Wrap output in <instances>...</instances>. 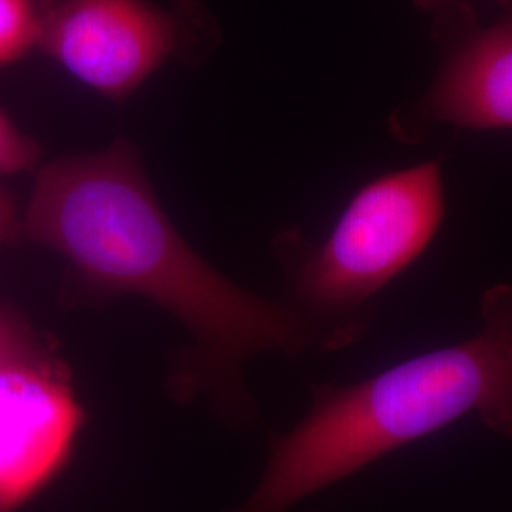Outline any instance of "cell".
I'll list each match as a JSON object with an SVG mask.
<instances>
[{
    "label": "cell",
    "instance_id": "6da1fadb",
    "mask_svg": "<svg viewBox=\"0 0 512 512\" xmlns=\"http://www.w3.org/2000/svg\"><path fill=\"white\" fill-rule=\"evenodd\" d=\"M21 238L71 260L99 293L139 294L169 311L220 370L232 372L258 353L296 357L321 344L294 306L241 289L190 249L126 139L44 165Z\"/></svg>",
    "mask_w": 512,
    "mask_h": 512
},
{
    "label": "cell",
    "instance_id": "7a4b0ae2",
    "mask_svg": "<svg viewBox=\"0 0 512 512\" xmlns=\"http://www.w3.org/2000/svg\"><path fill=\"white\" fill-rule=\"evenodd\" d=\"M484 327L349 385H321L308 414L272 444L266 471L236 512H285L370 463L476 416L512 439V285L480 296Z\"/></svg>",
    "mask_w": 512,
    "mask_h": 512
},
{
    "label": "cell",
    "instance_id": "3957f363",
    "mask_svg": "<svg viewBox=\"0 0 512 512\" xmlns=\"http://www.w3.org/2000/svg\"><path fill=\"white\" fill-rule=\"evenodd\" d=\"M446 215L442 160L389 171L349 200L329 238L300 256L296 310L327 348L346 346L370 323L372 298L439 236Z\"/></svg>",
    "mask_w": 512,
    "mask_h": 512
},
{
    "label": "cell",
    "instance_id": "277c9868",
    "mask_svg": "<svg viewBox=\"0 0 512 512\" xmlns=\"http://www.w3.org/2000/svg\"><path fill=\"white\" fill-rule=\"evenodd\" d=\"M440 67L420 99L389 118L403 143H416L435 126L471 131L512 129V6L478 25L471 2L433 16Z\"/></svg>",
    "mask_w": 512,
    "mask_h": 512
},
{
    "label": "cell",
    "instance_id": "5b68a950",
    "mask_svg": "<svg viewBox=\"0 0 512 512\" xmlns=\"http://www.w3.org/2000/svg\"><path fill=\"white\" fill-rule=\"evenodd\" d=\"M38 46L80 84L124 99L177 50L179 29L148 0H63L44 14Z\"/></svg>",
    "mask_w": 512,
    "mask_h": 512
},
{
    "label": "cell",
    "instance_id": "8992f818",
    "mask_svg": "<svg viewBox=\"0 0 512 512\" xmlns=\"http://www.w3.org/2000/svg\"><path fill=\"white\" fill-rule=\"evenodd\" d=\"M82 421L57 357L0 370V512H18L63 471Z\"/></svg>",
    "mask_w": 512,
    "mask_h": 512
},
{
    "label": "cell",
    "instance_id": "52a82bcc",
    "mask_svg": "<svg viewBox=\"0 0 512 512\" xmlns=\"http://www.w3.org/2000/svg\"><path fill=\"white\" fill-rule=\"evenodd\" d=\"M42 23L35 0H0V69L37 48Z\"/></svg>",
    "mask_w": 512,
    "mask_h": 512
},
{
    "label": "cell",
    "instance_id": "ba28073f",
    "mask_svg": "<svg viewBox=\"0 0 512 512\" xmlns=\"http://www.w3.org/2000/svg\"><path fill=\"white\" fill-rule=\"evenodd\" d=\"M57 355L48 340L38 336L18 313L0 308V370L10 366L50 361Z\"/></svg>",
    "mask_w": 512,
    "mask_h": 512
},
{
    "label": "cell",
    "instance_id": "9c48e42d",
    "mask_svg": "<svg viewBox=\"0 0 512 512\" xmlns=\"http://www.w3.org/2000/svg\"><path fill=\"white\" fill-rule=\"evenodd\" d=\"M40 156L42 148L37 141L19 131L10 116L0 110V177L33 169Z\"/></svg>",
    "mask_w": 512,
    "mask_h": 512
},
{
    "label": "cell",
    "instance_id": "30bf717a",
    "mask_svg": "<svg viewBox=\"0 0 512 512\" xmlns=\"http://www.w3.org/2000/svg\"><path fill=\"white\" fill-rule=\"evenodd\" d=\"M21 238V217L14 196L0 186V245Z\"/></svg>",
    "mask_w": 512,
    "mask_h": 512
},
{
    "label": "cell",
    "instance_id": "8fae6325",
    "mask_svg": "<svg viewBox=\"0 0 512 512\" xmlns=\"http://www.w3.org/2000/svg\"><path fill=\"white\" fill-rule=\"evenodd\" d=\"M412 2H414V6H416V8H420V10H423L425 14L435 16V14L440 12V10H446V8L454 6V4L471 2V0H412ZM495 2H497V6H499L501 10L511 8L512 6V0H495Z\"/></svg>",
    "mask_w": 512,
    "mask_h": 512
}]
</instances>
